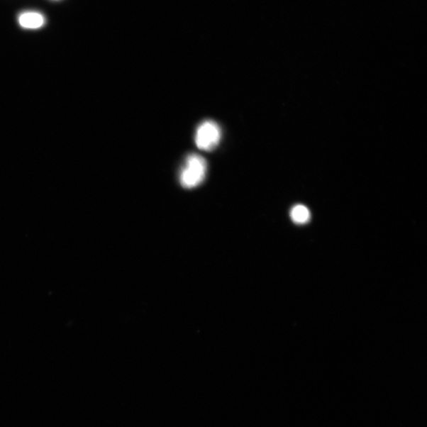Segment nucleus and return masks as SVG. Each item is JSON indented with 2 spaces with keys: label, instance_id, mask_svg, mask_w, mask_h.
Returning a JSON list of instances; mask_svg holds the SVG:
<instances>
[{
  "label": "nucleus",
  "instance_id": "obj_1",
  "mask_svg": "<svg viewBox=\"0 0 427 427\" xmlns=\"http://www.w3.org/2000/svg\"><path fill=\"white\" fill-rule=\"evenodd\" d=\"M206 162L198 155H191L181 171L180 182L185 189H194L201 184L206 177Z\"/></svg>",
  "mask_w": 427,
  "mask_h": 427
},
{
  "label": "nucleus",
  "instance_id": "obj_2",
  "mask_svg": "<svg viewBox=\"0 0 427 427\" xmlns=\"http://www.w3.org/2000/svg\"><path fill=\"white\" fill-rule=\"evenodd\" d=\"M221 128L212 121H206L196 130L195 142L199 149L211 151L215 150L221 140Z\"/></svg>",
  "mask_w": 427,
  "mask_h": 427
},
{
  "label": "nucleus",
  "instance_id": "obj_3",
  "mask_svg": "<svg viewBox=\"0 0 427 427\" xmlns=\"http://www.w3.org/2000/svg\"><path fill=\"white\" fill-rule=\"evenodd\" d=\"M19 23L27 29H38L45 23L43 15L38 12H26L19 17Z\"/></svg>",
  "mask_w": 427,
  "mask_h": 427
},
{
  "label": "nucleus",
  "instance_id": "obj_4",
  "mask_svg": "<svg viewBox=\"0 0 427 427\" xmlns=\"http://www.w3.org/2000/svg\"><path fill=\"white\" fill-rule=\"evenodd\" d=\"M291 216L296 223L303 224L309 221L311 214L305 206H295L292 210Z\"/></svg>",
  "mask_w": 427,
  "mask_h": 427
}]
</instances>
